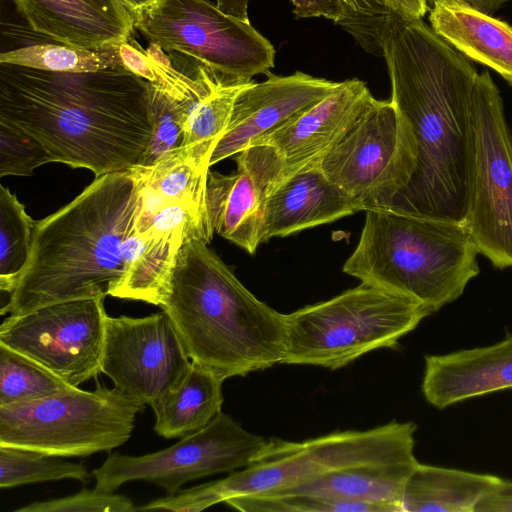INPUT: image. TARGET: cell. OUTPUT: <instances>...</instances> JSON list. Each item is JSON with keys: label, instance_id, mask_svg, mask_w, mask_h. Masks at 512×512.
Returning a JSON list of instances; mask_svg holds the SVG:
<instances>
[{"label": "cell", "instance_id": "5bb4252c", "mask_svg": "<svg viewBox=\"0 0 512 512\" xmlns=\"http://www.w3.org/2000/svg\"><path fill=\"white\" fill-rule=\"evenodd\" d=\"M191 362L163 310L140 318L107 315L101 373L142 405H151L176 390Z\"/></svg>", "mask_w": 512, "mask_h": 512}, {"label": "cell", "instance_id": "60d3db41", "mask_svg": "<svg viewBox=\"0 0 512 512\" xmlns=\"http://www.w3.org/2000/svg\"><path fill=\"white\" fill-rule=\"evenodd\" d=\"M122 3L132 12L135 13L144 9L158 0H121Z\"/></svg>", "mask_w": 512, "mask_h": 512}, {"label": "cell", "instance_id": "74e56055", "mask_svg": "<svg viewBox=\"0 0 512 512\" xmlns=\"http://www.w3.org/2000/svg\"><path fill=\"white\" fill-rule=\"evenodd\" d=\"M475 512H512V482L501 479L499 484L479 502Z\"/></svg>", "mask_w": 512, "mask_h": 512}, {"label": "cell", "instance_id": "d590c367", "mask_svg": "<svg viewBox=\"0 0 512 512\" xmlns=\"http://www.w3.org/2000/svg\"><path fill=\"white\" fill-rule=\"evenodd\" d=\"M250 0H216V6L224 13L239 20L249 22L248 4ZM296 18L324 17L340 25L343 8L340 0H290Z\"/></svg>", "mask_w": 512, "mask_h": 512}, {"label": "cell", "instance_id": "9c48e42d", "mask_svg": "<svg viewBox=\"0 0 512 512\" xmlns=\"http://www.w3.org/2000/svg\"><path fill=\"white\" fill-rule=\"evenodd\" d=\"M134 15L148 43L178 53L232 81L268 75L276 51L249 22L222 12L209 0H158Z\"/></svg>", "mask_w": 512, "mask_h": 512}, {"label": "cell", "instance_id": "f1b7e54d", "mask_svg": "<svg viewBox=\"0 0 512 512\" xmlns=\"http://www.w3.org/2000/svg\"><path fill=\"white\" fill-rule=\"evenodd\" d=\"M34 221L24 205L0 185V290L8 295L15 288L31 250Z\"/></svg>", "mask_w": 512, "mask_h": 512}, {"label": "cell", "instance_id": "7a4b0ae2", "mask_svg": "<svg viewBox=\"0 0 512 512\" xmlns=\"http://www.w3.org/2000/svg\"><path fill=\"white\" fill-rule=\"evenodd\" d=\"M0 121L95 177L137 166L152 135L148 81L122 67L59 73L0 63Z\"/></svg>", "mask_w": 512, "mask_h": 512}, {"label": "cell", "instance_id": "3957f363", "mask_svg": "<svg viewBox=\"0 0 512 512\" xmlns=\"http://www.w3.org/2000/svg\"><path fill=\"white\" fill-rule=\"evenodd\" d=\"M141 200L131 168L95 177L69 204L36 221L28 261L1 314L109 295L123 275L122 246Z\"/></svg>", "mask_w": 512, "mask_h": 512}, {"label": "cell", "instance_id": "5b68a950", "mask_svg": "<svg viewBox=\"0 0 512 512\" xmlns=\"http://www.w3.org/2000/svg\"><path fill=\"white\" fill-rule=\"evenodd\" d=\"M365 212L358 244L342 268L347 275L435 313L479 274V253L463 223L387 207Z\"/></svg>", "mask_w": 512, "mask_h": 512}, {"label": "cell", "instance_id": "f546056e", "mask_svg": "<svg viewBox=\"0 0 512 512\" xmlns=\"http://www.w3.org/2000/svg\"><path fill=\"white\" fill-rule=\"evenodd\" d=\"M76 388L28 357L0 345V406Z\"/></svg>", "mask_w": 512, "mask_h": 512}, {"label": "cell", "instance_id": "d6a6232c", "mask_svg": "<svg viewBox=\"0 0 512 512\" xmlns=\"http://www.w3.org/2000/svg\"><path fill=\"white\" fill-rule=\"evenodd\" d=\"M225 504L244 512H387L380 505L308 495L237 496Z\"/></svg>", "mask_w": 512, "mask_h": 512}, {"label": "cell", "instance_id": "1f68e13d", "mask_svg": "<svg viewBox=\"0 0 512 512\" xmlns=\"http://www.w3.org/2000/svg\"><path fill=\"white\" fill-rule=\"evenodd\" d=\"M152 135L139 166L155 164L182 147L188 112L193 104L179 100L157 84L148 82Z\"/></svg>", "mask_w": 512, "mask_h": 512}, {"label": "cell", "instance_id": "6da1fadb", "mask_svg": "<svg viewBox=\"0 0 512 512\" xmlns=\"http://www.w3.org/2000/svg\"><path fill=\"white\" fill-rule=\"evenodd\" d=\"M391 101L412 128L417 165L391 209L463 223L469 199L476 68L422 18L394 14L382 37Z\"/></svg>", "mask_w": 512, "mask_h": 512}, {"label": "cell", "instance_id": "ab89813d", "mask_svg": "<svg viewBox=\"0 0 512 512\" xmlns=\"http://www.w3.org/2000/svg\"><path fill=\"white\" fill-rule=\"evenodd\" d=\"M438 0H427L428 4L434 5ZM473 9L492 15L501 6L510 0H457Z\"/></svg>", "mask_w": 512, "mask_h": 512}, {"label": "cell", "instance_id": "7c38bea8", "mask_svg": "<svg viewBox=\"0 0 512 512\" xmlns=\"http://www.w3.org/2000/svg\"><path fill=\"white\" fill-rule=\"evenodd\" d=\"M266 441L221 412L203 429L163 450L141 456L110 454L92 471L95 488L114 492L126 482L142 480L174 494L189 481L247 467Z\"/></svg>", "mask_w": 512, "mask_h": 512}, {"label": "cell", "instance_id": "2e32d148", "mask_svg": "<svg viewBox=\"0 0 512 512\" xmlns=\"http://www.w3.org/2000/svg\"><path fill=\"white\" fill-rule=\"evenodd\" d=\"M340 82L297 71L254 80L237 95L227 128L209 161L210 167L251 146L334 91Z\"/></svg>", "mask_w": 512, "mask_h": 512}, {"label": "cell", "instance_id": "44dd1931", "mask_svg": "<svg viewBox=\"0 0 512 512\" xmlns=\"http://www.w3.org/2000/svg\"><path fill=\"white\" fill-rule=\"evenodd\" d=\"M432 30L466 58L497 72L512 85V26L457 0L430 9Z\"/></svg>", "mask_w": 512, "mask_h": 512}, {"label": "cell", "instance_id": "8992f818", "mask_svg": "<svg viewBox=\"0 0 512 512\" xmlns=\"http://www.w3.org/2000/svg\"><path fill=\"white\" fill-rule=\"evenodd\" d=\"M414 422L329 433L302 442L268 439L254 460L227 477L159 498L161 510L200 512L237 496H263L347 467L415 458Z\"/></svg>", "mask_w": 512, "mask_h": 512}, {"label": "cell", "instance_id": "4dcf8cb0", "mask_svg": "<svg viewBox=\"0 0 512 512\" xmlns=\"http://www.w3.org/2000/svg\"><path fill=\"white\" fill-rule=\"evenodd\" d=\"M90 477L81 463L65 461L33 450L0 445V488L75 479L85 482Z\"/></svg>", "mask_w": 512, "mask_h": 512}, {"label": "cell", "instance_id": "d6986e66", "mask_svg": "<svg viewBox=\"0 0 512 512\" xmlns=\"http://www.w3.org/2000/svg\"><path fill=\"white\" fill-rule=\"evenodd\" d=\"M421 388L438 409L512 388V333L489 346L426 355Z\"/></svg>", "mask_w": 512, "mask_h": 512}, {"label": "cell", "instance_id": "30bf717a", "mask_svg": "<svg viewBox=\"0 0 512 512\" xmlns=\"http://www.w3.org/2000/svg\"><path fill=\"white\" fill-rule=\"evenodd\" d=\"M469 199L463 225L479 254L512 267V135L490 73H478L470 97Z\"/></svg>", "mask_w": 512, "mask_h": 512}, {"label": "cell", "instance_id": "ac0fdd59", "mask_svg": "<svg viewBox=\"0 0 512 512\" xmlns=\"http://www.w3.org/2000/svg\"><path fill=\"white\" fill-rule=\"evenodd\" d=\"M35 33L63 45L98 50L131 39L133 13L121 0H11Z\"/></svg>", "mask_w": 512, "mask_h": 512}, {"label": "cell", "instance_id": "8fae6325", "mask_svg": "<svg viewBox=\"0 0 512 512\" xmlns=\"http://www.w3.org/2000/svg\"><path fill=\"white\" fill-rule=\"evenodd\" d=\"M417 165L411 126L391 100L370 97L319 168L366 209L389 207Z\"/></svg>", "mask_w": 512, "mask_h": 512}, {"label": "cell", "instance_id": "83f0119b", "mask_svg": "<svg viewBox=\"0 0 512 512\" xmlns=\"http://www.w3.org/2000/svg\"><path fill=\"white\" fill-rule=\"evenodd\" d=\"M118 47L88 50L60 43L35 44L2 52L0 63L59 73L96 72L122 67Z\"/></svg>", "mask_w": 512, "mask_h": 512}, {"label": "cell", "instance_id": "ffe728a7", "mask_svg": "<svg viewBox=\"0 0 512 512\" xmlns=\"http://www.w3.org/2000/svg\"><path fill=\"white\" fill-rule=\"evenodd\" d=\"M365 211L364 206L330 181L319 166L283 179L266 200L262 243L286 237Z\"/></svg>", "mask_w": 512, "mask_h": 512}, {"label": "cell", "instance_id": "ba28073f", "mask_svg": "<svg viewBox=\"0 0 512 512\" xmlns=\"http://www.w3.org/2000/svg\"><path fill=\"white\" fill-rule=\"evenodd\" d=\"M144 405L97 383L42 399L0 406V445L58 457L111 451L131 437Z\"/></svg>", "mask_w": 512, "mask_h": 512}, {"label": "cell", "instance_id": "836d02e7", "mask_svg": "<svg viewBox=\"0 0 512 512\" xmlns=\"http://www.w3.org/2000/svg\"><path fill=\"white\" fill-rule=\"evenodd\" d=\"M53 162L40 141L23 129L0 121V176H30Z\"/></svg>", "mask_w": 512, "mask_h": 512}, {"label": "cell", "instance_id": "484cf974", "mask_svg": "<svg viewBox=\"0 0 512 512\" xmlns=\"http://www.w3.org/2000/svg\"><path fill=\"white\" fill-rule=\"evenodd\" d=\"M141 184L142 203L182 202L206 216L209 168L196 162L183 147L155 164L133 167Z\"/></svg>", "mask_w": 512, "mask_h": 512}, {"label": "cell", "instance_id": "4fadbf2b", "mask_svg": "<svg viewBox=\"0 0 512 512\" xmlns=\"http://www.w3.org/2000/svg\"><path fill=\"white\" fill-rule=\"evenodd\" d=\"M104 299L59 302L10 315L0 326V345L79 387L101 373L107 317Z\"/></svg>", "mask_w": 512, "mask_h": 512}, {"label": "cell", "instance_id": "e575fe53", "mask_svg": "<svg viewBox=\"0 0 512 512\" xmlns=\"http://www.w3.org/2000/svg\"><path fill=\"white\" fill-rule=\"evenodd\" d=\"M136 511L130 498L98 489H83L70 496L33 502L15 512H131Z\"/></svg>", "mask_w": 512, "mask_h": 512}, {"label": "cell", "instance_id": "e0dca14e", "mask_svg": "<svg viewBox=\"0 0 512 512\" xmlns=\"http://www.w3.org/2000/svg\"><path fill=\"white\" fill-rule=\"evenodd\" d=\"M371 96L363 81H342L322 100L261 136L252 145H268L279 153L284 163L283 179L319 166Z\"/></svg>", "mask_w": 512, "mask_h": 512}, {"label": "cell", "instance_id": "cb8c5ba5", "mask_svg": "<svg viewBox=\"0 0 512 512\" xmlns=\"http://www.w3.org/2000/svg\"><path fill=\"white\" fill-rule=\"evenodd\" d=\"M502 478L417 463L402 493V512H475Z\"/></svg>", "mask_w": 512, "mask_h": 512}, {"label": "cell", "instance_id": "7402d4cb", "mask_svg": "<svg viewBox=\"0 0 512 512\" xmlns=\"http://www.w3.org/2000/svg\"><path fill=\"white\" fill-rule=\"evenodd\" d=\"M418 461L415 458L347 467L292 488L263 496L308 495L329 500L364 502L402 512L404 485Z\"/></svg>", "mask_w": 512, "mask_h": 512}, {"label": "cell", "instance_id": "9a60e30c", "mask_svg": "<svg viewBox=\"0 0 512 512\" xmlns=\"http://www.w3.org/2000/svg\"><path fill=\"white\" fill-rule=\"evenodd\" d=\"M234 156L235 173H208L207 220L213 233L255 254L262 244L266 200L283 179L284 163L273 147L263 144Z\"/></svg>", "mask_w": 512, "mask_h": 512}, {"label": "cell", "instance_id": "8d00e7d4", "mask_svg": "<svg viewBox=\"0 0 512 512\" xmlns=\"http://www.w3.org/2000/svg\"><path fill=\"white\" fill-rule=\"evenodd\" d=\"M122 68L148 82H155L156 75L151 58L133 39L118 47Z\"/></svg>", "mask_w": 512, "mask_h": 512}, {"label": "cell", "instance_id": "d4e9b609", "mask_svg": "<svg viewBox=\"0 0 512 512\" xmlns=\"http://www.w3.org/2000/svg\"><path fill=\"white\" fill-rule=\"evenodd\" d=\"M223 382L213 371L192 361L181 385L150 405L156 418L154 431L170 439L206 427L222 412Z\"/></svg>", "mask_w": 512, "mask_h": 512}, {"label": "cell", "instance_id": "f35d334b", "mask_svg": "<svg viewBox=\"0 0 512 512\" xmlns=\"http://www.w3.org/2000/svg\"><path fill=\"white\" fill-rule=\"evenodd\" d=\"M394 12L401 16L419 19L429 10L427 0H388Z\"/></svg>", "mask_w": 512, "mask_h": 512}, {"label": "cell", "instance_id": "52a82bcc", "mask_svg": "<svg viewBox=\"0 0 512 512\" xmlns=\"http://www.w3.org/2000/svg\"><path fill=\"white\" fill-rule=\"evenodd\" d=\"M432 312L419 301L378 286H358L285 314L281 364L336 370L377 349H395Z\"/></svg>", "mask_w": 512, "mask_h": 512}, {"label": "cell", "instance_id": "4316f807", "mask_svg": "<svg viewBox=\"0 0 512 512\" xmlns=\"http://www.w3.org/2000/svg\"><path fill=\"white\" fill-rule=\"evenodd\" d=\"M251 81L217 76L209 92L190 107L182 147L202 166L210 169V157L227 128L235 99Z\"/></svg>", "mask_w": 512, "mask_h": 512}, {"label": "cell", "instance_id": "277c9868", "mask_svg": "<svg viewBox=\"0 0 512 512\" xmlns=\"http://www.w3.org/2000/svg\"><path fill=\"white\" fill-rule=\"evenodd\" d=\"M161 309L191 361L223 380L284 358L285 314L257 299L201 238L185 237Z\"/></svg>", "mask_w": 512, "mask_h": 512}, {"label": "cell", "instance_id": "603a6c76", "mask_svg": "<svg viewBox=\"0 0 512 512\" xmlns=\"http://www.w3.org/2000/svg\"><path fill=\"white\" fill-rule=\"evenodd\" d=\"M184 239L150 231L139 233L133 224L122 246L123 275L109 295L161 307L170 293L177 254Z\"/></svg>", "mask_w": 512, "mask_h": 512}]
</instances>
